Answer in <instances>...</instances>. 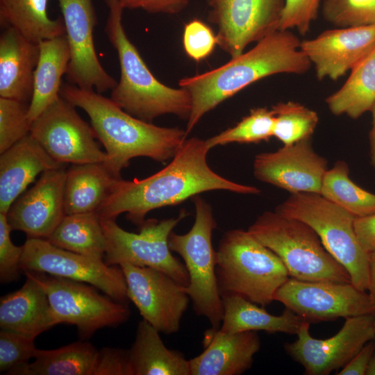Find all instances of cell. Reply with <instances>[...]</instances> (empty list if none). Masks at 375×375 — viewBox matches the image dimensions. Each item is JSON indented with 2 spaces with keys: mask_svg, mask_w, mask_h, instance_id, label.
<instances>
[{
  "mask_svg": "<svg viewBox=\"0 0 375 375\" xmlns=\"http://www.w3.org/2000/svg\"><path fill=\"white\" fill-rule=\"evenodd\" d=\"M206 140L187 138L164 168L143 179L117 180L97 210L101 219H116L122 213L140 227L151 210L178 205L201 193L225 190L258 194L257 187L235 183L213 171L207 162Z\"/></svg>",
  "mask_w": 375,
  "mask_h": 375,
  "instance_id": "obj_1",
  "label": "cell"
},
{
  "mask_svg": "<svg viewBox=\"0 0 375 375\" xmlns=\"http://www.w3.org/2000/svg\"><path fill=\"white\" fill-rule=\"evenodd\" d=\"M300 44L290 31L277 30L219 67L181 79L178 85L188 92L192 101L187 135L208 112L251 83L277 74L307 72L312 64Z\"/></svg>",
  "mask_w": 375,
  "mask_h": 375,
  "instance_id": "obj_2",
  "label": "cell"
},
{
  "mask_svg": "<svg viewBox=\"0 0 375 375\" xmlns=\"http://www.w3.org/2000/svg\"><path fill=\"white\" fill-rule=\"evenodd\" d=\"M60 94L87 113L105 148L107 160L103 163L117 178H122V170L134 158L147 157L160 162L171 160L187 139L185 130L141 120L95 90L66 83L62 85Z\"/></svg>",
  "mask_w": 375,
  "mask_h": 375,
  "instance_id": "obj_3",
  "label": "cell"
},
{
  "mask_svg": "<svg viewBox=\"0 0 375 375\" xmlns=\"http://www.w3.org/2000/svg\"><path fill=\"white\" fill-rule=\"evenodd\" d=\"M107 5L109 15L105 31L117 51L120 67V79L110 99L127 113L147 122L167 114L188 121L192 109L188 92L165 85L153 76L126 35L119 1Z\"/></svg>",
  "mask_w": 375,
  "mask_h": 375,
  "instance_id": "obj_4",
  "label": "cell"
},
{
  "mask_svg": "<svg viewBox=\"0 0 375 375\" xmlns=\"http://www.w3.org/2000/svg\"><path fill=\"white\" fill-rule=\"evenodd\" d=\"M215 273L221 296L240 295L265 307L290 278L280 258L248 231L229 230L216 250Z\"/></svg>",
  "mask_w": 375,
  "mask_h": 375,
  "instance_id": "obj_5",
  "label": "cell"
},
{
  "mask_svg": "<svg viewBox=\"0 0 375 375\" xmlns=\"http://www.w3.org/2000/svg\"><path fill=\"white\" fill-rule=\"evenodd\" d=\"M282 260L290 277L306 281L351 283L342 266L307 224L274 211L259 215L247 230Z\"/></svg>",
  "mask_w": 375,
  "mask_h": 375,
  "instance_id": "obj_6",
  "label": "cell"
},
{
  "mask_svg": "<svg viewBox=\"0 0 375 375\" xmlns=\"http://www.w3.org/2000/svg\"><path fill=\"white\" fill-rule=\"evenodd\" d=\"M275 211L312 228L326 249L347 270L351 283L367 291L369 253L356 234L355 216L315 192L290 194Z\"/></svg>",
  "mask_w": 375,
  "mask_h": 375,
  "instance_id": "obj_7",
  "label": "cell"
},
{
  "mask_svg": "<svg viewBox=\"0 0 375 375\" xmlns=\"http://www.w3.org/2000/svg\"><path fill=\"white\" fill-rule=\"evenodd\" d=\"M194 222L184 234L173 231L169 247L183 259L189 276L185 287L195 313L206 317L214 329H219L223 318V302L216 273V251L212 235L217 228L211 206L201 196L193 198Z\"/></svg>",
  "mask_w": 375,
  "mask_h": 375,
  "instance_id": "obj_8",
  "label": "cell"
},
{
  "mask_svg": "<svg viewBox=\"0 0 375 375\" xmlns=\"http://www.w3.org/2000/svg\"><path fill=\"white\" fill-rule=\"evenodd\" d=\"M24 274L47 294L57 324L76 326L83 340L99 329L123 324L131 317L128 303L102 295L93 285L42 272L25 271Z\"/></svg>",
  "mask_w": 375,
  "mask_h": 375,
  "instance_id": "obj_9",
  "label": "cell"
},
{
  "mask_svg": "<svg viewBox=\"0 0 375 375\" xmlns=\"http://www.w3.org/2000/svg\"><path fill=\"white\" fill-rule=\"evenodd\" d=\"M186 215L183 209L176 217L147 219L137 233L124 230L115 219H101L106 244L104 262L108 265L130 264L154 268L188 286L189 276L185 266L169 247L170 234Z\"/></svg>",
  "mask_w": 375,
  "mask_h": 375,
  "instance_id": "obj_10",
  "label": "cell"
},
{
  "mask_svg": "<svg viewBox=\"0 0 375 375\" xmlns=\"http://www.w3.org/2000/svg\"><path fill=\"white\" fill-rule=\"evenodd\" d=\"M21 267L93 285L114 300L128 303L127 286L119 265L57 247L47 239L28 238L23 244Z\"/></svg>",
  "mask_w": 375,
  "mask_h": 375,
  "instance_id": "obj_11",
  "label": "cell"
},
{
  "mask_svg": "<svg viewBox=\"0 0 375 375\" xmlns=\"http://www.w3.org/2000/svg\"><path fill=\"white\" fill-rule=\"evenodd\" d=\"M274 301L310 323L375 314V303L369 293L351 283L306 281L290 277L276 292Z\"/></svg>",
  "mask_w": 375,
  "mask_h": 375,
  "instance_id": "obj_12",
  "label": "cell"
},
{
  "mask_svg": "<svg viewBox=\"0 0 375 375\" xmlns=\"http://www.w3.org/2000/svg\"><path fill=\"white\" fill-rule=\"evenodd\" d=\"M75 108L60 97L32 122L29 134L60 163L106 162V153L96 141L93 128Z\"/></svg>",
  "mask_w": 375,
  "mask_h": 375,
  "instance_id": "obj_13",
  "label": "cell"
},
{
  "mask_svg": "<svg viewBox=\"0 0 375 375\" xmlns=\"http://www.w3.org/2000/svg\"><path fill=\"white\" fill-rule=\"evenodd\" d=\"M375 314L347 317L333 336L317 339L310 334V322L304 321L292 342L284 349L299 363L307 375H328L342 369L369 341L374 340Z\"/></svg>",
  "mask_w": 375,
  "mask_h": 375,
  "instance_id": "obj_14",
  "label": "cell"
},
{
  "mask_svg": "<svg viewBox=\"0 0 375 375\" xmlns=\"http://www.w3.org/2000/svg\"><path fill=\"white\" fill-rule=\"evenodd\" d=\"M119 266L125 277L128 299L143 319L160 333H177L190 300L185 286L154 268L130 264Z\"/></svg>",
  "mask_w": 375,
  "mask_h": 375,
  "instance_id": "obj_15",
  "label": "cell"
},
{
  "mask_svg": "<svg viewBox=\"0 0 375 375\" xmlns=\"http://www.w3.org/2000/svg\"><path fill=\"white\" fill-rule=\"evenodd\" d=\"M217 45L231 58L278 30L285 0H207Z\"/></svg>",
  "mask_w": 375,
  "mask_h": 375,
  "instance_id": "obj_16",
  "label": "cell"
},
{
  "mask_svg": "<svg viewBox=\"0 0 375 375\" xmlns=\"http://www.w3.org/2000/svg\"><path fill=\"white\" fill-rule=\"evenodd\" d=\"M65 26L70 60L67 78L70 84L103 93L117 82L101 65L94 44L97 18L92 0H58Z\"/></svg>",
  "mask_w": 375,
  "mask_h": 375,
  "instance_id": "obj_17",
  "label": "cell"
},
{
  "mask_svg": "<svg viewBox=\"0 0 375 375\" xmlns=\"http://www.w3.org/2000/svg\"><path fill=\"white\" fill-rule=\"evenodd\" d=\"M327 165L326 160L315 151L309 138L275 151L257 154L253 170L258 180L290 194H320Z\"/></svg>",
  "mask_w": 375,
  "mask_h": 375,
  "instance_id": "obj_18",
  "label": "cell"
},
{
  "mask_svg": "<svg viewBox=\"0 0 375 375\" xmlns=\"http://www.w3.org/2000/svg\"><path fill=\"white\" fill-rule=\"evenodd\" d=\"M64 167L41 174L35 185L10 206L6 214L12 231L25 233L28 238L47 239L66 215Z\"/></svg>",
  "mask_w": 375,
  "mask_h": 375,
  "instance_id": "obj_19",
  "label": "cell"
},
{
  "mask_svg": "<svg viewBox=\"0 0 375 375\" xmlns=\"http://www.w3.org/2000/svg\"><path fill=\"white\" fill-rule=\"evenodd\" d=\"M300 49L314 65L321 81H336L375 49V26H350L326 30L301 41Z\"/></svg>",
  "mask_w": 375,
  "mask_h": 375,
  "instance_id": "obj_20",
  "label": "cell"
},
{
  "mask_svg": "<svg viewBox=\"0 0 375 375\" xmlns=\"http://www.w3.org/2000/svg\"><path fill=\"white\" fill-rule=\"evenodd\" d=\"M204 350L189 360L190 375H240L247 371L260 348L257 331L228 333L211 328L204 336Z\"/></svg>",
  "mask_w": 375,
  "mask_h": 375,
  "instance_id": "obj_21",
  "label": "cell"
},
{
  "mask_svg": "<svg viewBox=\"0 0 375 375\" xmlns=\"http://www.w3.org/2000/svg\"><path fill=\"white\" fill-rule=\"evenodd\" d=\"M30 134L0 155V213L12 204L39 174L63 166Z\"/></svg>",
  "mask_w": 375,
  "mask_h": 375,
  "instance_id": "obj_22",
  "label": "cell"
},
{
  "mask_svg": "<svg viewBox=\"0 0 375 375\" xmlns=\"http://www.w3.org/2000/svg\"><path fill=\"white\" fill-rule=\"evenodd\" d=\"M39 56V43L12 27L4 28L0 37V97L31 101Z\"/></svg>",
  "mask_w": 375,
  "mask_h": 375,
  "instance_id": "obj_23",
  "label": "cell"
},
{
  "mask_svg": "<svg viewBox=\"0 0 375 375\" xmlns=\"http://www.w3.org/2000/svg\"><path fill=\"white\" fill-rule=\"evenodd\" d=\"M26 278L19 290L1 297L0 328L35 338L57 323L44 290Z\"/></svg>",
  "mask_w": 375,
  "mask_h": 375,
  "instance_id": "obj_24",
  "label": "cell"
},
{
  "mask_svg": "<svg viewBox=\"0 0 375 375\" xmlns=\"http://www.w3.org/2000/svg\"><path fill=\"white\" fill-rule=\"evenodd\" d=\"M222 298L224 313L219 330L224 333L263 331L297 335L306 321L287 308L281 315H274L240 295L227 294Z\"/></svg>",
  "mask_w": 375,
  "mask_h": 375,
  "instance_id": "obj_25",
  "label": "cell"
},
{
  "mask_svg": "<svg viewBox=\"0 0 375 375\" xmlns=\"http://www.w3.org/2000/svg\"><path fill=\"white\" fill-rule=\"evenodd\" d=\"M34 72L33 95L28 105V118L33 122L43 111L60 97L61 78L67 74L70 60L66 35L42 40Z\"/></svg>",
  "mask_w": 375,
  "mask_h": 375,
  "instance_id": "obj_26",
  "label": "cell"
},
{
  "mask_svg": "<svg viewBox=\"0 0 375 375\" xmlns=\"http://www.w3.org/2000/svg\"><path fill=\"white\" fill-rule=\"evenodd\" d=\"M128 352L133 375H190L189 360L168 349L160 332L144 319L138 324Z\"/></svg>",
  "mask_w": 375,
  "mask_h": 375,
  "instance_id": "obj_27",
  "label": "cell"
},
{
  "mask_svg": "<svg viewBox=\"0 0 375 375\" xmlns=\"http://www.w3.org/2000/svg\"><path fill=\"white\" fill-rule=\"evenodd\" d=\"M117 178L103 162L72 164L66 172V215L97 212Z\"/></svg>",
  "mask_w": 375,
  "mask_h": 375,
  "instance_id": "obj_28",
  "label": "cell"
},
{
  "mask_svg": "<svg viewBox=\"0 0 375 375\" xmlns=\"http://www.w3.org/2000/svg\"><path fill=\"white\" fill-rule=\"evenodd\" d=\"M49 0H0V22L37 43L65 34L63 19L48 15Z\"/></svg>",
  "mask_w": 375,
  "mask_h": 375,
  "instance_id": "obj_29",
  "label": "cell"
},
{
  "mask_svg": "<svg viewBox=\"0 0 375 375\" xmlns=\"http://www.w3.org/2000/svg\"><path fill=\"white\" fill-rule=\"evenodd\" d=\"M351 71L346 82L326 103L333 115L357 119L371 110L375 103V49Z\"/></svg>",
  "mask_w": 375,
  "mask_h": 375,
  "instance_id": "obj_30",
  "label": "cell"
},
{
  "mask_svg": "<svg viewBox=\"0 0 375 375\" xmlns=\"http://www.w3.org/2000/svg\"><path fill=\"white\" fill-rule=\"evenodd\" d=\"M47 240L62 249L104 260L106 238L97 212L66 215Z\"/></svg>",
  "mask_w": 375,
  "mask_h": 375,
  "instance_id": "obj_31",
  "label": "cell"
},
{
  "mask_svg": "<svg viewBox=\"0 0 375 375\" xmlns=\"http://www.w3.org/2000/svg\"><path fill=\"white\" fill-rule=\"evenodd\" d=\"M97 353L98 350L85 341L51 350L38 349L33 361L17 375H92Z\"/></svg>",
  "mask_w": 375,
  "mask_h": 375,
  "instance_id": "obj_32",
  "label": "cell"
},
{
  "mask_svg": "<svg viewBox=\"0 0 375 375\" xmlns=\"http://www.w3.org/2000/svg\"><path fill=\"white\" fill-rule=\"evenodd\" d=\"M320 194L356 217L375 214V194L356 184L349 177V168L338 160L328 169L322 183Z\"/></svg>",
  "mask_w": 375,
  "mask_h": 375,
  "instance_id": "obj_33",
  "label": "cell"
},
{
  "mask_svg": "<svg viewBox=\"0 0 375 375\" xmlns=\"http://www.w3.org/2000/svg\"><path fill=\"white\" fill-rule=\"evenodd\" d=\"M271 109L274 115L273 137L283 145L311 138L319 122L315 110L298 102L277 103Z\"/></svg>",
  "mask_w": 375,
  "mask_h": 375,
  "instance_id": "obj_34",
  "label": "cell"
},
{
  "mask_svg": "<svg viewBox=\"0 0 375 375\" xmlns=\"http://www.w3.org/2000/svg\"><path fill=\"white\" fill-rule=\"evenodd\" d=\"M274 115L272 109H251L235 126L206 140L210 149L230 143L250 144L267 141L273 137Z\"/></svg>",
  "mask_w": 375,
  "mask_h": 375,
  "instance_id": "obj_35",
  "label": "cell"
},
{
  "mask_svg": "<svg viewBox=\"0 0 375 375\" xmlns=\"http://www.w3.org/2000/svg\"><path fill=\"white\" fill-rule=\"evenodd\" d=\"M322 15L339 28L375 26V0H324Z\"/></svg>",
  "mask_w": 375,
  "mask_h": 375,
  "instance_id": "obj_36",
  "label": "cell"
},
{
  "mask_svg": "<svg viewBox=\"0 0 375 375\" xmlns=\"http://www.w3.org/2000/svg\"><path fill=\"white\" fill-rule=\"evenodd\" d=\"M28 109L25 102L0 97V153L29 135Z\"/></svg>",
  "mask_w": 375,
  "mask_h": 375,
  "instance_id": "obj_37",
  "label": "cell"
},
{
  "mask_svg": "<svg viewBox=\"0 0 375 375\" xmlns=\"http://www.w3.org/2000/svg\"><path fill=\"white\" fill-rule=\"evenodd\" d=\"M35 339L22 333L1 329V373L17 375L35 356L38 349L34 344Z\"/></svg>",
  "mask_w": 375,
  "mask_h": 375,
  "instance_id": "obj_38",
  "label": "cell"
},
{
  "mask_svg": "<svg viewBox=\"0 0 375 375\" xmlns=\"http://www.w3.org/2000/svg\"><path fill=\"white\" fill-rule=\"evenodd\" d=\"M11 227L6 214L0 213V283L17 281L22 273L21 260L24 247L15 245L10 238Z\"/></svg>",
  "mask_w": 375,
  "mask_h": 375,
  "instance_id": "obj_39",
  "label": "cell"
},
{
  "mask_svg": "<svg viewBox=\"0 0 375 375\" xmlns=\"http://www.w3.org/2000/svg\"><path fill=\"white\" fill-rule=\"evenodd\" d=\"M321 0H285L278 30L296 28L302 35L317 18Z\"/></svg>",
  "mask_w": 375,
  "mask_h": 375,
  "instance_id": "obj_40",
  "label": "cell"
},
{
  "mask_svg": "<svg viewBox=\"0 0 375 375\" xmlns=\"http://www.w3.org/2000/svg\"><path fill=\"white\" fill-rule=\"evenodd\" d=\"M183 41L186 54L197 62L207 58L217 44L212 29L198 19L185 26Z\"/></svg>",
  "mask_w": 375,
  "mask_h": 375,
  "instance_id": "obj_41",
  "label": "cell"
},
{
  "mask_svg": "<svg viewBox=\"0 0 375 375\" xmlns=\"http://www.w3.org/2000/svg\"><path fill=\"white\" fill-rule=\"evenodd\" d=\"M92 375H133L128 349L103 347L98 350Z\"/></svg>",
  "mask_w": 375,
  "mask_h": 375,
  "instance_id": "obj_42",
  "label": "cell"
},
{
  "mask_svg": "<svg viewBox=\"0 0 375 375\" xmlns=\"http://www.w3.org/2000/svg\"><path fill=\"white\" fill-rule=\"evenodd\" d=\"M189 0H119L123 10L142 9L151 13L176 14L183 10Z\"/></svg>",
  "mask_w": 375,
  "mask_h": 375,
  "instance_id": "obj_43",
  "label": "cell"
},
{
  "mask_svg": "<svg viewBox=\"0 0 375 375\" xmlns=\"http://www.w3.org/2000/svg\"><path fill=\"white\" fill-rule=\"evenodd\" d=\"M374 349L375 340L369 341L336 374H366Z\"/></svg>",
  "mask_w": 375,
  "mask_h": 375,
  "instance_id": "obj_44",
  "label": "cell"
},
{
  "mask_svg": "<svg viewBox=\"0 0 375 375\" xmlns=\"http://www.w3.org/2000/svg\"><path fill=\"white\" fill-rule=\"evenodd\" d=\"M354 228L364 250L368 253L375 251V214L356 217Z\"/></svg>",
  "mask_w": 375,
  "mask_h": 375,
  "instance_id": "obj_45",
  "label": "cell"
},
{
  "mask_svg": "<svg viewBox=\"0 0 375 375\" xmlns=\"http://www.w3.org/2000/svg\"><path fill=\"white\" fill-rule=\"evenodd\" d=\"M368 293L375 303V251L369 253Z\"/></svg>",
  "mask_w": 375,
  "mask_h": 375,
  "instance_id": "obj_46",
  "label": "cell"
},
{
  "mask_svg": "<svg viewBox=\"0 0 375 375\" xmlns=\"http://www.w3.org/2000/svg\"><path fill=\"white\" fill-rule=\"evenodd\" d=\"M373 117L372 128L369 133L370 160L372 166L375 167V103L371 109Z\"/></svg>",
  "mask_w": 375,
  "mask_h": 375,
  "instance_id": "obj_47",
  "label": "cell"
},
{
  "mask_svg": "<svg viewBox=\"0 0 375 375\" xmlns=\"http://www.w3.org/2000/svg\"><path fill=\"white\" fill-rule=\"evenodd\" d=\"M366 375H375V349L370 360Z\"/></svg>",
  "mask_w": 375,
  "mask_h": 375,
  "instance_id": "obj_48",
  "label": "cell"
},
{
  "mask_svg": "<svg viewBox=\"0 0 375 375\" xmlns=\"http://www.w3.org/2000/svg\"><path fill=\"white\" fill-rule=\"evenodd\" d=\"M117 1V0H106V3H109L112 1Z\"/></svg>",
  "mask_w": 375,
  "mask_h": 375,
  "instance_id": "obj_49",
  "label": "cell"
},
{
  "mask_svg": "<svg viewBox=\"0 0 375 375\" xmlns=\"http://www.w3.org/2000/svg\"><path fill=\"white\" fill-rule=\"evenodd\" d=\"M374 340H375V322H374Z\"/></svg>",
  "mask_w": 375,
  "mask_h": 375,
  "instance_id": "obj_50",
  "label": "cell"
}]
</instances>
